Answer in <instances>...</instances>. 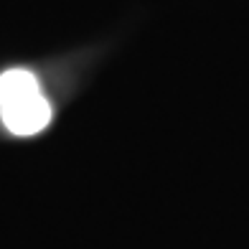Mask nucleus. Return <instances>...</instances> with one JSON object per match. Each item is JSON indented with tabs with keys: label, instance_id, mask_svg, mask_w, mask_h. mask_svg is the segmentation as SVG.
Segmentation results:
<instances>
[{
	"label": "nucleus",
	"instance_id": "1",
	"mask_svg": "<svg viewBox=\"0 0 249 249\" xmlns=\"http://www.w3.org/2000/svg\"><path fill=\"white\" fill-rule=\"evenodd\" d=\"M0 120L18 138H31L49 127L51 105L36 74L26 69L0 74Z\"/></svg>",
	"mask_w": 249,
	"mask_h": 249
}]
</instances>
